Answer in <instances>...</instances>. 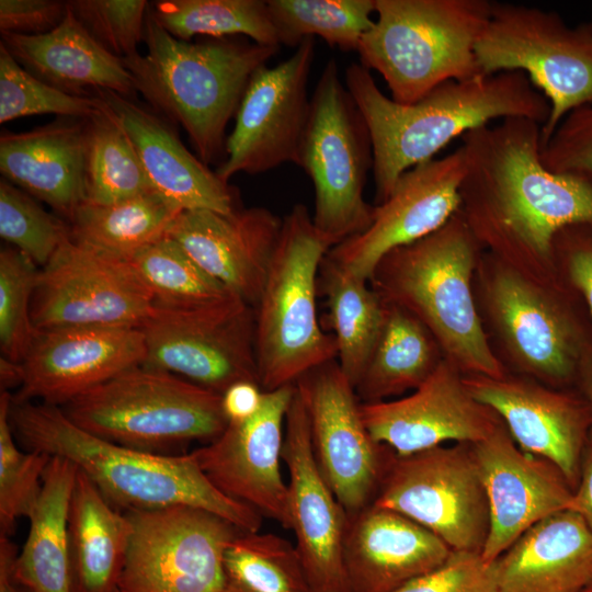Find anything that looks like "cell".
<instances>
[{"label":"cell","mask_w":592,"mask_h":592,"mask_svg":"<svg viewBox=\"0 0 592 592\" xmlns=\"http://www.w3.org/2000/svg\"><path fill=\"white\" fill-rule=\"evenodd\" d=\"M463 216L476 239L550 262L563 228L592 221V187L545 168L542 125L506 117L466 133Z\"/></svg>","instance_id":"1"},{"label":"cell","mask_w":592,"mask_h":592,"mask_svg":"<svg viewBox=\"0 0 592 592\" xmlns=\"http://www.w3.org/2000/svg\"><path fill=\"white\" fill-rule=\"evenodd\" d=\"M344 83L369 130L376 205L409 169L432 160L451 140L492 119L547 122L550 105L522 71L446 81L412 104L385 95L371 71L352 62Z\"/></svg>","instance_id":"2"},{"label":"cell","mask_w":592,"mask_h":592,"mask_svg":"<svg viewBox=\"0 0 592 592\" xmlns=\"http://www.w3.org/2000/svg\"><path fill=\"white\" fill-rule=\"evenodd\" d=\"M9 417L26 449L70 460L117 509L186 505L219 515L243 532L261 528L263 516L217 489L192 453L155 454L110 442L75 424L60 407L43 402L11 400Z\"/></svg>","instance_id":"3"},{"label":"cell","mask_w":592,"mask_h":592,"mask_svg":"<svg viewBox=\"0 0 592 592\" xmlns=\"http://www.w3.org/2000/svg\"><path fill=\"white\" fill-rule=\"evenodd\" d=\"M143 42L145 55L122 59L136 92L157 114L185 130L205 164L217 161L250 79L278 47L230 37L198 43L175 38L158 23L150 2Z\"/></svg>","instance_id":"4"},{"label":"cell","mask_w":592,"mask_h":592,"mask_svg":"<svg viewBox=\"0 0 592 592\" xmlns=\"http://www.w3.org/2000/svg\"><path fill=\"white\" fill-rule=\"evenodd\" d=\"M477 242L458 212L433 234L387 253L368 283L384 303L418 318L458 369L501 378L473 299Z\"/></svg>","instance_id":"5"},{"label":"cell","mask_w":592,"mask_h":592,"mask_svg":"<svg viewBox=\"0 0 592 592\" xmlns=\"http://www.w3.org/2000/svg\"><path fill=\"white\" fill-rule=\"evenodd\" d=\"M487 0H375L361 65L386 81L391 99L412 104L440 84L479 77L475 47L491 11Z\"/></svg>","instance_id":"6"},{"label":"cell","mask_w":592,"mask_h":592,"mask_svg":"<svg viewBox=\"0 0 592 592\" xmlns=\"http://www.w3.org/2000/svg\"><path fill=\"white\" fill-rule=\"evenodd\" d=\"M333 248L303 204L284 217L254 311L258 380L263 391L294 385L312 368L335 360L332 333L317 317L321 263Z\"/></svg>","instance_id":"7"},{"label":"cell","mask_w":592,"mask_h":592,"mask_svg":"<svg viewBox=\"0 0 592 592\" xmlns=\"http://www.w3.org/2000/svg\"><path fill=\"white\" fill-rule=\"evenodd\" d=\"M60 408L75 424L99 437L155 454L192 441L212 442L228 425L220 394L144 365Z\"/></svg>","instance_id":"8"},{"label":"cell","mask_w":592,"mask_h":592,"mask_svg":"<svg viewBox=\"0 0 592 592\" xmlns=\"http://www.w3.org/2000/svg\"><path fill=\"white\" fill-rule=\"evenodd\" d=\"M481 76L522 71L548 100L542 147L572 110L592 103V27L569 26L557 12L492 2L475 47Z\"/></svg>","instance_id":"9"},{"label":"cell","mask_w":592,"mask_h":592,"mask_svg":"<svg viewBox=\"0 0 592 592\" xmlns=\"http://www.w3.org/2000/svg\"><path fill=\"white\" fill-rule=\"evenodd\" d=\"M297 166L314 183L312 221L333 247L371 225L374 206L364 200V186L373 169L372 139L333 58L310 99Z\"/></svg>","instance_id":"10"},{"label":"cell","mask_w":592,"mask_h":592,"mask_svg":"<svg viewBox=\"0 0 592 592\" xmlns=\"http://www.w3.org/2000/svg\"><path fill=\"white\" fill-rule=\"evenodd\" d=\"M373 503L413 520L453 550L481 554L488 537L489 504L470 444L391 452Z\"/></svg>","instance_id":"11"},{"label":"cell","mask_w":592,"mask_h":592,"mask_svg":"<svg viewBox=\"0 0 592 592\" xmlns=\"http://www.w3.org/2000/svg\"><path fill=\"white\" fill-rule=\"evenodd\" d=\"M133 536L119 592H224V556L243 531L186 505L127 512Z\"/></svg>","instance_id":"12"},{"label":"cell","mask_w":592,"mask_h":592,"mask_svg":"<svg viewBox=\"0 0 592 592\" xmlns=\"http://www.w3.org/2000/svg\"><path fill=\"white\" fill-rule=\"evenodd\" d=\"M140 329L146 344L144 366L220 395L238 382L259 384L254 311L243 300L201 310L155 306Z\"/></svg>","instance_id":"13"},{"label":"cell","mask_w":592,"mask_h":592,"mask_svg":"<svg viewBox=\"0 0 592 592\" xmlns=\"http://www.w3.org/2000/svg\"><path fill=\"white\" fill-rule=\"evenodd\" d=\"M153 308L152 294L127 261L80 246L68 236L39 270L32 319L36 330L141 328Z\"/></svg>","instance_id":"14"},{"label":"cell","mask_w":592,"mask_h":592,"mask_svg":"<svg viewBox=\"0 0 592 592\" xmlns=\"http://www.w3.org/2000/svg\"><path fill=\"white\" fill-rule=\"evenodd\" d=\"M295 386L317 465L348 515L354 514L373 503L390 454L369 434L355 389L335 360L307 372Z\"/></svg>","instance_id":"15"},{"label":"cell","mask_w":592,"mask_h":592,"mask_svg":"<svg viewBox=\"0 0 592 592\" xmlns=\"http://www.w3.org/2000/svg\"><path fill=\"white\" fill-rule=\"evenodd\" d=\"M314 58L315 39L306 38L284 61L254 72L226 140L227 157L215 171L223 181L297 164L310 111L307 89Z\"/></svg>","instance_id":"16"},{"label":"cell","mask_w":592,"mask_h":592,"mask_svg":"<svg viewBox=\"0 0 592 592\" xmlns=\"http://www.w3.org/2000/svg\"><path fill=\"white\" fill-rule=\"evenodd\" d=\"M464 174L462 147L409 169L387 200L374 206L371 225L331 248L327 255L352 275L368 281L387 253L433 234L459 212Z\"/></svg>","instance_id":"17"},{"label":"cell","mask_w":592,"mask_h":592,"mask_svg":"<svg viewBox=\"0 0 592 592\" xmlns=\"http://www.w3.org/2000/svg\"><path fill=\"white\" fill-rule=\"evenodd\" d=\"M294 392L295 384L264 391L261 408L252 418L229 422L217 439L191 452L217 489L287 530L288 485L281 462Z\"/></svg>","instance_id":"18"},{"label":"cell","mask_w":592,"mask_h":592,"mask_svg":"<svg viewBox=\"0 0 592 592\" xmlns=\"http://www.w3.org/2000/svg\"><path fill=\"white\" fill-rule=\"evenodd\" d=\"M492 274L490 312L509 350L528 372L556 385L578 380L592 354V340L579 315L511 269Z\"/></svg>","instance_id":"19"},{"label":"cell","mask_w":592,"mask_h":592,"mask_svg":"<svg viewBox=\"0 0 592 592\" xmlns=\"http://www.w3.org/2000/svg\"><path fill=\"white\" fill-rule=\"evenodd\" d=\"M360 410L374 441L396 456L451 441L475 444L502 422L493 410L470 395L458 368L446 358L409 396L361 402Z\"/></svg>","instance_id":"20"},{"label":"cell","mask_w":592,"mask_h":592,"mask_svg":"<svg viewBox=\"0 0 592 592\" xmlns=\"http://www.w3.org/2000/svg\"><path fill=\"white\" fill-rule=\"evenodd\" d=\"M145 337L134 327H60L37 330L21 362L24 380L12 400L62 407L119 373L141 365Z\"/></svg>","instance_id":"21"},{"label":"cell","mask_w":592,"mask_h":592,"mask_svg":"<svg viewBox=\"0 0 592 592\" xmlns=\"http://www.w3.org/2000/svg\"><path fill=\"white\" fill-rule=\"evenodd\" d=\"M282 458L289 476L291 530L305 572L315 592H346L348 513L317 465L308 413L296 386L285 420Z\"/></svg>","instance_id":"22"},{"label":"cell","mask_w":592,"mask_h":592,"mask_svg":"<svg viewBox=\"0 0 592 592\" xmlns=\"http://www.w3.org/2000/svg\"><path fill=\"white\" fill-rule=\"evenodd\" d=\"M470 445L489 504L481 556L496 561L531 526L569 510L573 490L557 466L516 446L503 422Z\"/></svg>","instance_id":"23"},{"label":"cell","mask_w":592,"mask_h":592,"mask_svg":"<svg viewBox=\"0 0 592 592\" xmlns=\"http://www.w3.org/2000/svg\"><path fill=\"white\" fill-rule=\"evenodd\" d=\"M464 384L498 414L521 449L553 463L576 489L591 431L582 396L505 376L468 375Z\"/></svg>","instance_id":"24"},{"label":"cell","mask_w":592,"mask_h":592,"mask_svg":"<svg viewBox=\"0 0 592 592\" xmlns=\"http://www.w3.org/2000/svg\"><path fill=\"white\" fill-rule=\"evenodd\" d=\"M283 219L264 207L229 215L182 210L166 236L213 278L255 307L280 237Z\"/></svg>","instance_id":"25"},{"label":"cell","mask_w":592,"mask_h":592,"mask_svg":"<svg viewBox=\"0 0 592 592\" xmlns=\"http://www.w3.org/2000/svg\"><path fill=\"white\" fill-rule=\"evenodd\" d=\"M452 551L413 520L371 503L348 515L343 540L346 592H394L443 565Z\"/></svg>","instance_id":"26"},{"label":"cell","mask_w":592,"mask_h":592,"mask_svg":"<svg viewBox=\"0 0 592 592\" xmlns=\"http://www.w3.org/2000/svg\"><path fill=\"white\" fill-rule=\"evenodd\" d=\"M107 110L132 141L153 190L182 210L236 212L234 190L191 153L171 123L132 99L99 90Z\"/></svg>","instance_id":"27"},{"label":"cell","mask_w":592,"mask_h":592,"mask_svg":"<svg viewBox=\"0 0 592 592\" xmlns=\"http://www.w3.org/2000/svg\"><path fill=\"white\" fill-rule=\"evenodd\" d=\"M86 119L59 117L0 137L2 179L46 203L67 221L87 201Z\"/></svg>","instance_id":"28"},{"label":"cell","mask_w":592,"mask_h":592,"mask_svg":"<svg viewBox=\"0 0 592 592\" xmlns=\"http://www.w3.org/2000/svg\"><path fill=\"white\" fill-rule=\"evenodd\" d=\"M496 561L499 592H584L592 585V530L563 510L531 526Z\"/></svg>","instance_id":"29"},{"label":"cell","mask_w":592,"mask_h":592,"mask_svg":"<svg viewBox=\"0 0 592 592\" xmlns=\"http://www.w3.org/2000/svg\"><path fill=\"white\" fill-rule=\"evenodd\" d=\"M0 43L26 71L66 93L94 96L109 90L130 99L136 92L123 60L100 45L68 7L53 31L36 36L1 33Z\"/></svg>","instance_id":"30"},{"label":"cell","mask_w":592,"mask_h":592,"mask_svg":"<svg viewBox=\"0 0 592 592\" xmlns=\"http://www.w3.org/2000/svg\"><path fill=\"white\" fill-rule=\"evenodd\" d=\"M77 466L52 456L12 576L26 592H76L68 516Z\"/></svg>","instance_id":"31"},{"label":"cell","mask_w":592,"mask_h":592,"mask_svg":"<svg viewBox=\"0 0 592 592\" xmlns=\"http://www.w3.org/2000/svg\"><path fill=\"white\" fill-rule=\"evenodd\" d=\"M68 528L76 592H118L133 524L127 512L123 514L111 504L80 469Z\"/></svg>","instance_id":"32"},{"label":"cell","mask_w":592,"mask_h":592,"mask_svg":"<svg viewBox=\"0 0 592 592\" xmlns=\"http://www.w3.org/2000/svg\"><path fill=\"white\" fill-rule=\"evenodd\" d=\"M385 306L382 331L354 388L365 403L417 389L443 360L436 340L418 318L396 305Z\"/></svg>","instance_id":"33"},{"label":"cell","mask_w":592,"mask_h":592,"mask_svg":"<svg viewBox=\"0 0 592 592\" xmlns=\"http://www.w3.org/2000/svg\"><path fill=\"white\" fill-rule=\"evenodd\" d=\"M182 209L156 191L109 205L84 202L68 221L70 239L127 261L163 238Z\"/></svg>","instance_id":"34"},{"label":"cell","mask_w":592,"mask_h":592,"mask_svg":"<svg viewBox=\"0 0 592 592\" xmlns=\"http://www.w3.org/2000/svg\"><path fill=\"white\" fill-rule=\"evenodd\" d=\"M319 276L327 298L328 325L338 346V364L355 388L378 340L385 303L371 287L328 255Z\"/></svg>","instance_id":"35"},{"label":"cell","mask_w":592,"mask_h":592,"mask_svg":"<svg viewBox=\"0 0 592 592\" xmlns=\"http://www.w3.org/2000/svg\"><path fill=\"white\" fill-rule=\"evenodd\" d=\"M127 262L152 294L155 306L201 310L242 300L201 269L167 236Z\"/></svg>","instance_id":"36"},{"label":"cell","mask_w":592,"mask_h":592,"mask_svg":"<svg viewBox=\"0 0 592 592\" xmlns=\"http://www.w3.org/2000/svg\"><path fill=\"white\" fill-rule=\"evenodd\" d=\"M158 23L175 38H228L244 35L253 43L280 47L267 1L158 0L150 2Z\"/></svg>","instance_id":"37"},{"label":"cell","mask_w":592,"mask_h":592,"mask_svg":"<svg viewBox=\"0 0 592 592\" xmlns=\"http://www.w3.org/2000/svg\"><path fill=\"white\" fill-rule=\"evenodd\" d=\"M86 202L109 205L155 191L132 141L105 104L86 119Z\"/></svg>","instance_id":"38"},{"label":"cell","mask_w":592,"mask_h":592,"mask_svg":"<svg viewBox=\"0 0 592 592\" xmlns=\"http://www.w3.org/2000/svg\"><path fill=\"white\" fill-rule=\"evenodd\" d=\"M224 592H315L296 546L273 533L241 532L224 556Z\"/></svg>","instance_id":"39"},{"label":"cell","mask_w":592,"mask_h":592,"mask_svg":"<svg viewBox=\"0 0 592 592\" xmlns=\"http://www.w3.org/2000/svg\"><path fill=\"white\" fill-rule=\"evenodd\" d=\"M267 7L281 45L296 48L319 36L331 47L357 52L374 23L375 0H269Z\"/></svg>","instance_id":"40"},{"label":"cell","mask_w":592,"mask_h":592,"mask_svg":"<svg viewBox=\"0 0 592 592\" xmlns=\"http://www.w3.org/2000/svg\"><path fill=\"white\" fill-rule=\"evenodd\" d=\"M12 395L0 394V535L13 532L20 517L31 515L43 488L44 474L52 456L47 453L21 451L10 423Z\"/></svg>","instance_id":"41"},{"label":"cell","mask_w":592,"mask_h":592,"mask_svg":"<svg viewBox=\"0 0 592 592\" xmlns=\"http://www.w3.org/2000/svg\"><path fill=\"white\" fill-rule=\"evenodd\" d=\"M104 107L98 96H79L49 86L26 71L0 43V123L32 115L89 118Z\"/></svg>","instance_id":"42"},{"label":"cell","mask_w":592,"mask_h":592,"mask_svg":"<svg viewBox=\"0 0 592 592\" xmlns=\"http://www.w3.org/2000/svg\"><path fill=\"white\" fill-rule=\"evenodd\" d=\"M38 265L15 248L0 252V348L2 356L21 363L37 332L32 301Z\"/></svg>","instance_id":"43"},{"label":"cell","mask_w":592,"mask_h":592,"mask_svg":"<svg viewBox=\"0 0 592 592\" xmlns=\"http://www.w3.org/2000/svg\"><path fill=\"white\" fill-rule=\"evenodd\" d=\"M0 236L43 267L69 236V227L30 194L1 179Z\"/></svg>","instance_id":"44"},{"label":"cell","mask_w":592,"mask_h":592,"mask_svg":"<svg viewBox=\"0 0 592 592\" xmlns=\"http://www.w3.org/2000/svg\"><path fill=\"white\" fill-rule=\"evenodd\" d=\"M68 9L107 52L125 59L137 55L144 39L146 0H70Z\"/></svg>","instance_id":"45"},{"label":"cell","mask_w":592,"mask_h":592,"mask_svg":"<svg viewBox=\"0 0 592 592\" xmlns=\"http://www.w3.org/2000/svg\"><path fill=\"white\" fill-rule=\"evenodd\" d=\"M546 169L578 178L592 187V103L569 112L542 147Z\"/></svg>","instance_id":"46"},{"label":"cell","mask_w":592,"mask_h":592,"mask_svg":"<svg viewBox=\"0 0 592 592\" xmlns=\"http://www.w3.org/2000/svg\"><path fill=\"white\" fill-rule=\"evenodd\" d=\"M394 592H499L497 561L480 553L453 550L446 561Z\"/></svg>","instance_id":"47"},{"label":"cell","mask_w":592,"mask_h":592,"mask_svg":"<svg viewBox=\"0 0 592 592\" xmlns=\"http://www.w3.org/2000/svg\"><path fill=\"white\" fill-rule=\"evenodd\" d=\"M559 255L568 281L592 317V221L570 225L554 240V257Z\"/></svg>","instance_id":"48"},{"label":"cell","mask_w":592,"mask_h":592,"mask_svg":"<svg viewBox=\"0 0 592 592\" xmlns=\"http://www.w3.org/2000/svg\"><path fill=\"white\" fill-rule=\"evenodd\" d=\"M67 13V1L1 0L0 32L36 36L56 29Z\"/></svg>","instance_id":"49"},{"label":"cell","mask_w":592,"mask_h":592,"mask_svg":"<svg viewBox=\"0 0 592 592\" xmlns=\"http://www.w3.org/2000/svg\"><path fill=\"white\" fill-rule=\"evenodd\" d=\"M263 394L254 382H238L229 386L221 394V407L228 423L252 418L261 408Z\"/></svg>","instance_id":"50"},{"label":"cell","mask_w":592,"mask_h":592,"mask_svg":"<svg viewBox=\"0 0 592 592\" xmlns=\"http://www.w3.org/2000/svg\"><path fill=\"white\" fill-rule=\"evenodd\" d=\"M569 510L578 513L592 530V436L583 452L580 476Z\"/></svg>","instance_id":"51"},{"label":"cell","mask_w":592,"mask_h":592,"mask_svg":"<svg viewBox=\"0 0 592 592\" xmlns=\"http://www.w3.org/2000/svg\"><path fill=\"white\" fill-rule=\"evenodd\" d=\"M16 548L8 536L0 535V592H26L13 579Z\"/></svg>","instance_id":"52"},{"label":"cell","mask_w":592,"mask_h":592,"mask_svg":"<svg viewBox=\"0 0 592 592\" xmlns=\"http://www.w3.org/2000/svg\"><path fill=\"white\" fill-rule=\"evenodd\" d=\"M24 380V371L22 363L14 362L4 356L0 357V383L1 390L9 391L10 388L22 386Z\"/></svg>","instance_id":"53"},{"label":"cell","mask_w":592,"mask_h":592,"mask_svg":"<svg viewBox=\"0 0 592 592\" xmlns=\"http://www.w3.org/2000/svg\"><path fill=\"white\" fill-rule=\"evenodd\" d=\"M577 382L580 385L582 397L589 407L591 417L590 436H592V354L582 364Z\"/></svg>","instance_id":"54"},{"label":"cell","mask_w":592,"mask_h":592,"mask_svg":"<svg viewBox=\"0 0 592 592\" xmlns=\"http://www.w3.org/2000/svg\"><path fill=\"white\" fill-rule=\"evenodd\" d=\"M584 592H592V585H590Z\"/></svg>","instance_id":"55"},{"label":"cell","mask_w":592,"mask_h":592,"mask_svg":"<svg viewBox=\"0 0 592 592\" xmlns=\"http://www.w3.org/2000/svg\"><path fill=\"white\" fill-rule=\"evenodd\" d=\"M589 23H590V25H591V27H592V20H591Z\"/></svg>","instance_id":"56"},{"label":"cell","mask_w":592,"mask_h":592,"mask_svg":"<svg viewBox=\"0 0 592 592\" xmlns=\"http://www.w3.org/2000/svg\"><path fill=\"white\" fill-rule=\"evenodd\" d=\"M119 592V591H118Z\"/></svg>","instance_id":"57"}]
</instances>
